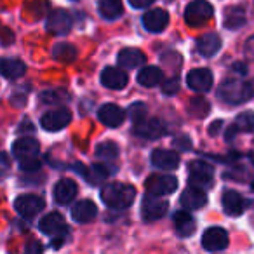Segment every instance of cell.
<instances>
[{"label":"cell","instance_id":"1","mask_svg":"<svg viewBox=\"0 0 254 254\" xmlns=\"http://www.w3.org/2000/svg\"><path fill=\"white\" fill-rule=\"evenodd\" d=\"M101 200L112 209H126L134 202L136 190L127 183H108L101 188Z\"/></svg>","mask_w":254,"mask_h":254},{"label":"cell","instance_id":"2","mask_svg":"<svg viewBox=\"0 0 254 254\" xmlns=\"http://www.w3.org/2000/svg\"><path fill=\"white\" fill-rule=\"evenodd\" d=\"M253 94V85L240 78H228L218 89V98L226 105H242V103L249 101Z\"/></svg>","mask_w":254,"mask_h":254},{"label":"cell","instance_id":"3","mask_svg":"<svg viewBox=\"0 0 254 254\" xmlns=\"http://www.w3.org/2000/svg\"><path fill=\"white\" fill-rule=\"evenodd\" d=\"M214 14V9L207 0H193L185 9V21L188 26H202L209 21Z\"/></svg>","mask_w":254,"mask_h":254},{"label":"cell","instance_id":"4","mask_svg":"<svg viewBox=\"0 0 254 254\" xmlns=\"http://www.w3.org/2000/svg\"><path fill=\"white\" fill-rule=\"evenodd\" d=\"M188 180H190L191 187L207 188L214 180V169L211 164L204 162V160H193L188 166Z\"/></svg>","mask_w":254,"mask_h":254},{"label":"cell","instance_id":"5","mask_svg":"<svg viewBox=\"0 0 254 254\" xmlns=\"http://www.w3.org/2000/svg\"><path fill=\"white\" fill-rule=\"evenodd\" d=\"M145 187L148 193L164 197V195H169L173 191H176L178 180L173 174H153V176H150L146 180Z\"/></svg>","mask_w":254,"mask_h":254},{"label":"cell","instance_id":"6","mask_svg":"<svg viewBox=\"0 0 254 254\" xmlns=\"http://www.w3.org/2000/svg\"><path fill=\"white\" fill-rule=\"evenodd\" d=\"M167 209H169L167 200H164V198L159 197V195L146 193L145 197H143L141 214H143V219H145V221H155V219H160L167 212Z\"/></svg>","mask_w":254,"mask_h":254},{"label":"cell","instance_id":"7","mask_svg":"<svg viewBox=\"0 0 254 254\" xmlns=\"http://www.w3.org/2000/svg\"><path fill=\"white\" fill-rule=\"evenodd\" d=\"M46 207V202L42 197L33 193L19 195L14 200V209L19 216L23 218H35L37 214H40V211Z\"/></svg>","mask_w":254,"mask_h":254},{"label":"cell","instance_id":"8","mask_svg":"<svg viewBox=\"0 0 254 254\" xmlns=\"http://www.w3.org/2000/svg\"><path fill=\"white\" fill-rule=\"evenodd\" d=\"M228 233H226L225 228L221 226H211L204 232L202 235V246H204L205 251H211V253H216V251H223L228 247Z\"/></svg>","mask_w":254,"mask_h":254},{"label":"cell","instance_id":"9","mask_svg":"<svg viewBox=\"0 0 254 254\" xmlns=\"http://www.w3.org/2000/svg\"><path fill=\"white\" fill-rule=\"evenodd\" d=\"M71 25H73V19H71L70 12L64 11V9H58V11H53L49 14L46 28L53 35H66L71 30Z\"/></svg>","mask_w":254,"mask_h":254},{"label":"cell","instance_id":"10","mask_svg":"<svg viewBox=\"0 0 254 254\" xmlns=\"http://www.w3.org/2000/svg\"><path fill=\"white\" fill-rule=\"evenodd\" d=\"M70 120H71L70 110L56 108V110H51V112L44 113L42 120H40V126H42L46 131L56 132V131H61V129H64V127L70 124Z\"/></svg>","mask_w":254,"mask_h":254},{"label":"cell","instance_id":"11","mask_svg":"<svg viewBox=\"0 0 254 254\" xmlns=\"http://www.w3.org/2000/svg\"><path fill=\"white\" fill-rule=\"evenodd\" d=\"M134 132L145 139H157L164 134V126L159 119H152L146 115L145 119L134 122Z\"/></svg>","mask_w":254,"mask_h":254},{"label":"cell","instance_id":"12","mask_svg":"<svg viewBox=\"0 0 254 254\" xmlns=\"http://www.w3.org/2000/svg\"><path fill=\"white\" fill-rule=\"evenodd\" d=\"M187 84L195 92H207L212 87V71L207 68H195L187 75Z\"/></svg>","mask_w":254,"mask_h":254},{"label":"cell","instance_id":"13","mask_svg":"<svg viewBox=\"0 0 254 254\" xmlns=\"http://www.w3.org/2000/svg\"><path fill=\"white\" fill-rule=\"evenodd\" d=\"M127 82H129V77H127V73H126L124 68L108 66L101 71V84L108 89L119 91V89L126 87Z\"/></svg>","mask_w":254,"mask_h":254},{"label":"cell","instance_id":"14","mask_svg":"<svg viewBox=\"0 0 254 254\" xmlns=\"http://www.w3.org/2000/svg\"><path fill=\"white\" fill-rule=\"evenodd\" d=\"M40 232L49 237H60L66 233V225L64 218L60 212H49L40 219Z\"/></svg>","mask_w":254,"mask_h":254},{"label":"cell","instance_id":"15","mask_svg":"<svg viewBox=\"0 0 254 254\" xmlns=\"http://www.w3.org/2000/svg\"><path fill=\"white\" fill-rule=\"evenodd\" d=\"M169 25V14L164 9H152L143 16V26L152 33H160Z\"/></svg>","mask_w":254,"mask_h":254},{"label":"cell","instance_id":"16","mask_svg":"<svg viewBox=\"0 0 254 254\" xmlns=\"http://www.w3.org/2000/svg\"><path fill=\"white\" fill-rule=\"evenodd\" d=\"M40 153V145L37 139L33 138H19L12 145V155L19 160L32 159V157H39Z\"/></svg>","mask_w":254,"mask_h":254},{"label":"cell","instance_id":"17","mask_svg":"<svg viewBox=\"0 0 254 254\" xmlns=\"http://www.w3.org/2000/svg\"><path fill=\"white\" fill-rule=\"evenodd\" d=\"M152 164L157 167V169L162 171H174L178 166H180V155L173 150H162L157 148L152 152Z\"/></svg>","mask_w":254,"mask_h":254},{"label":"cell","instance_id":"18","mask_svg":"<svg viewBox=\"0 0 254 254\" xmlns=\"http://www.w3.org/2000/svg\"><path fill=\"white\" fill-rule=\"evenodd\" d=\"M221 202H223V211H225L228 216H233V218H235V216H240L247 207L246 198L235 190L225 191Z\"/></svg>","mask_w":254,"mask_h":254},{"label":"cell","instance_id":"19","mask_svg":"<svg viewBox=\"0 0 254 254\" xmlns=\"http://www.w3.org/2000/svg\"><path fill=\"white\" fill-rule=\"evenodd\" d=\"M181 204H183L185 209L188 211H197V209L204 207L207 204V195L202 188L198 187H188L187 190L181 193Z\"/></svg>","mask_w":254,"mask_h":254},{"label":"cell","instance_id":"20","mask_svg":"<svg viewBox=\"0 0 254 254\" xmlns=\"http://www.w3.org/2000/svg\"><path fill=\"white\" fill-rule=\"evenodd\" d=\"M77 183L71 180H60L56 183L53 190V195H54V200L61 205H68L75 197H77Z\"/></svg>","mask_w":254,"mask_h":254},{"label":"cell","instance_id":"21","mask_svg":"<svg viewBox=\"0 0 254 254\" xmlns=\"http://www.w3.org/2000/svg\"><path fill=\"white\" fill-rule=\"evenodd\" d=\"M98 117L106 127H119L126 119V113L120 106L113 105V103H106L99 108Z\"/></svg>","mask_w":254,"mask_h":254},{"label":"cell","instance_id":"22","mask_svg":"<svg viewBox=\"0 0 254 254\" xmlns=\"http://www.w3.org/2000/svg\"><path fill=\"white\" fill-rule=\"evenodd\" d=\"M98 216V207L92 200L84 198V200H78L77 204L71 207V218L77 223H91L92 219H96Z\"/></svg>","mask_w":254,"mask_h":254},{"label":"cell","instance_id":"23","mask_svg":"<svg viewBox=\"0 0 254 254\" xmlns=\"http://www.w3.org/2000/svg\"><path fill=\"white\" fill-rule=\"evenodd\" d=\"M117 61H119L120 68L132 70V68L141 66V64L146 61V56L139 49H134V47H127V49L120 51L119 56H117Z\"/></svg>","mask_w":254,"mask_h":254},{"label":"cell","instance_id":"24","mask_svg":"<svg viewBox=\"0 0 254 254\" xmlns=\"http://www.w3.org/2000/svg\"><path fill=\"white\" fill-rule=\"evenodd\" d=\"M221 49V39L218 33H205L197 40V51L204 58H212Z\"/></svg>","mask_w":254,"mask_h":254},{"label":"cell","instance_id":"25","mask_svg":"<svg viewBox=\"0 0 254 254\" xmlns=\"http://www.w3.org/2000/svg\"><path fill=\"white\" fill-rule=\"evenodd\" d=\"M174 226L180 237H190L195 233V219L190 212L187 211H178L174 214Z\"/></svg>","mask_w":254,"mask_h":254},{"label":"cell","instance_id":"26","mask_svg":"<svg viewBox=\"0 0 254 254\" xmlns=\"http://www.w3.org/2000/svg\"><path fill=\"white\" fill-rule=\"evenodd\" d=\"M26 71V66L19 60H0V75H4L9 80L23 77Z\"/></svg>","mask_w":254,"mask_h":254},{"label":"cell","instance_id":"27","mask_svg":"<svg viewBox=\"0 0 254 254\" xmlns=\"http://www.w3.org/2000/svg\"><path fill=\"white\" fill-rule=\"evenodd\" d=\"M162 70L157 66H145L138 73V84L143 87H155L162 82Z\"/></svg>","mask_w":254,"mask_h":254},{"label":"cell","instance_id":"28","mask_svg":"<svg viewBox=\"0 0 254 254\" xmlns=\"http://www.w3.org/2000/svg\"><path fill=\"white\" fill-rule=\"evenodd\" d=\"M98 9L99 14L105 19H110V21L120 18L124 12V5L120 0H98Z\"/></svg>","mask_w":254,"mask_h":254},{"label":"cell","instance_id":"29","mask_svg":"<svg viewBox=\"0 0 254 254\" xmlns=\"http://www.w3.org/2000/svg\"><path fill=\"white\" fill-rule=\"evenodd\" d=\"M53 56H54V60L60 61V63H73V61L77 60V49H75V46H71V44L61 42L54 46Z\"/></svg>","mask_w":254,"mask_h":254},{"label":"cell","instance_id":"30","mask_svg":"<svg viewBox=\"0 0 254 254\" xmlns=\"http://www.w3.org/2000/svg\"><path fill=\"white\" fill-rule=\"evenodd\" d=\"M246 23V11L242 7H230L225 12V26L230 30H237Z\"/></svg>","mask_w":254,"mask_h":254},{"label":"cell","instance_id":"31","mask_svg":"<svg viewBox=\"0 0 254 254\" xmlns=\"http://www.w3.org/2000/svg\"><path fill=\"white\" fill-rule=\"evenodd\" d=\"M80 174H84L91 183H99V181L106 180L110 174H113V169L106 166H92L89 169H80Z\"/></svg>","mask_w":254,"mask_h":254},{"label":"cell","instance_id":"32","mask_svg":"<svg viewBox=\"0 0 254 254\" xmlns=\"http://www.w3.org/2000/svg\"><path fill=\"white\" fill-rule=\"evenodd\" d=\"M96 157L101 160H115L119 157V146L113 141H103L96 146Z\"/></svg>","mask_w":254,"mask_h":254},{"label":"cell","instance_id":"33","mask_svg":"<svg viewBox=\"0 0 254 254\" xmlns=\"http://www.w3.org/2000/svg\"><path fill=\"white\" fill-rule=\"evenodd\" d=\"M233 127H235L239 132L254 131V112H242L240 115H237Z\"/></svg>","mask_w":254,"mask_h":254},{"label":"cell","instance_id":"34","mask_svg":"<svg viewBox=\"0 0 254 254\" xmlns=\"http://www.w3.org/2000/svg\"><path fill=\"white\" fill-rule=\"evenodd\" d=\"M209 110H211V106H209V103L205 101L204 98L191 99L190 105H188V112H190L195 119H204V117H207Z\"/></svg>","mask_w":254,"mask_h":254},{"label":"cell","instance_id":"35","mask_svg":"<svg viewBox=\"0 0 254 254\" xmlns=\"http://www.w3.org/2000/svg\"><path fill=\"white\" fill-rule=\"evenodd\" d=\"M40 98H42V101L46 103V105H54V103H63L64 99L68 98V94L64 91H61V89H56V91L44 92Z\"/></svg>","mask_w":254,"mask_h":254},{"label":"cell","instance_id":"36","mask_svg":"<svg viewBox=\"0 0 254 254\" xmlns=\"http://www.w3.org/2000/svg\"><path fill=\"white\" fill-rule=\"evenodd\" d=\"M42 162H40L39 157H32V159L19 160V167H21L23 173H37L40 169Z\"/></svg>","mask_w":254,"mask_h":254},{"label":"cell","instance_id":"37","mask_svg":"<svg viewBox=\"0 0 254 254\" xmlns=\"http://www.w3.org/2000/svg\"><path fill=\"white\" fill-rule=\"evenodd\" d=\"M129 115H131L132 122H138V120L145 119L148 113H146V106L143 103H134V105L129 108Z\"/></svg>","mask_w":254,"mask_h":254},{"label":"cell","instance_id":"38","mask_svg":"<svg viewBox=\"0 0 254 254\" xmlns=\"http://www.w3.org/2000/svg\"><path fill=\"white\" fill-rule=\"evenodd\" d=\"M164 92L166 94H174V92L180 89V80H178V77H171L169 80H166L164 82Z\"/></svg>","mask_w":254,"mask_h":254},{"label":"cell","instance_id":"39","mask_svg":"<svg viewBox=\"0 0 254 254\" xmlns=\"http://www.w3.org/2000/svg\"><path fill=\"white\" fill-rule=\"evenodd\" d=\"M23 254H44L42 244L37 242V240H32V242L25 247V253H23Z\"/></svg>","mask_w":254,"mask_h":254},{"label":"cell","instance_id":"40","mask_svg":"<svg viewBox=\"0 0 254 254\" xmlns=\"http://www.w3.org/2000/svg\"><path fill=\"white\" fill-rule=\"evenodd\" d=\"M155 0H129V4L132 5L134 9H145L148 5H152Z\"/></svg>","mask_w":254,"mask_h":254},{"label":"cell","instance_id":"41","mask_svg":"<svg viewBox=\"0 0 254 254\" xmlns=\"http://www.w3.org/2000/svg\"><path fill=\"white\" fill-rule=\"evenodd\" d=\"M246 54L251 58V60H254V35L251 37L249 40H247V44H246Z\"/></svg>","mask_w":254,"mask_h":254},{"label":"cell","instance_id":"42","mask_svg":"<svg viewBox=\"0 0 254 254\" xmlns=\"http://www.w3.org/2000/svg\"><path fill=\"white\" fill-rule=\"evenodd\" d=\"M219 127H221V120H218V122H214L211 127H209V134L216 136V134H218V129H219Z\"/></svg>","mask_w":254,"mask_h":254},{"label":"cell","instance_id":"43","mask_svg":"<svg viewBox=\"0 0 254 254\" xmlns=\"http://www.w3.org/2000/svg\"><path fill=\"white\" fill-rule=\"evenodd\" d=\"M7 164H9V160H7V157H5V153L0 152V166H7Z\"/></svg>","mask_w":254,"mask_h":254},{"label":"cell","instance_id":"44","mask_svg":"<svg viewBox=\"0 0 254 254\" xmlns=\"http://www.w3.org/2000/svg\"><path fill=\"white\" fill-rule=\"evenodd\" d=\"M253 188H254V183H253Z\"/></svg>","mask_w":254,"mask_h":254}]
</instances>
